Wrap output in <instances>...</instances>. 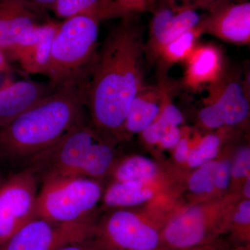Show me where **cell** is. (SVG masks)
<instances>
[{
	"mask_svg": "<svg viewBox=\"0 0 250 250\" xmlns=\"http://www.w3.org/2000/svg\"><path fill=\"white\" fill-rule=\"evenodd\" d=\"M142 33L125 19L110 31L98 49L86 87L85 106L103 132H123L125 118L143 88Z\"/></svg>",
	"mask_w": 250,
	"mask_h": 250,
	"instance_id": "obj_1",
	"label": "cell"
},
{
	"mask_svg": "<svg viewBox=\"0 0 250 250\" xmlns=\"http://www.w3.org/2000/svg\"><path fill=\"white\" fill-rule=\"evenodd\" d=\"M86 87H60L0 128V152L16 159L33 157L84 123Z\"/></svg>",
	"mask_w": 250,
	"mask_h": 250,
	"instance_id": "obj_2",
	"label": "cell"
},
{
	"mask_svg": "<svg viewBox=\"0 0 250 250\" xmlns=\"http://www.w3.org/2000/svg\"><path fill=\"white\" fill-rule=\"evenodd\" d=\"M100 22L75 16L61 22L42 75L56 86L88 84L98 52Z\"/></svg>",
	"mask_w": 250,
	"mask_h": 250,
	"instance_id": "obj_3",
	"label": "cell"
},
{
	"mask_svg": "<svg viewBox=\"0 0 250 250\" xmlns=\"http://www.w3.org/2000/svg\"><path fill=\"white\" fill-rule=\"evenodd\" d=\"M238 195L189 206L167 219L161 229V245L175 250L208 244L230 227Z\"/></svg>",
	"mask_w": 250,
	"mask_h": 250,
	"instance_id": "obj_4",
	"label": "cell"
},
{
	"mask_svg": "<svg viewBox=\"0 0 250 250\" xmlns=\"http://www.w3.org/2000/svg\"><path fill=\"white\" fill-rule=\"evenodd\" d=\"M101 185L95 179L82 177H59L46 179L38 193L36 213L59 223L90 218L103 197Z\"/></svg>",
	"mask_w": 250,
	"mask_h": 250,
	"instance_id": "obj_5",
	"label": "cell"
},
{
	"mask_svg": "<svg viewBox=\"0 0 250 250\" xmlns=\"http://www.w3.org/2000/svg\"><path fill=\"white\" fill-rule=\"evenodd\" d=\"M164 224L131 210L118 209L95 227V242L102 250H159Z\"/></svg>",
	"mask_w": 250,
	"mask_h": 250,
	"instance_id": "obj_6",
	"label": "cell"
},
{
	"mask_svg": "<svg viewBox=\"0 0 250 250\" xmlns=\"http://www.w3.org/2000/svg\"><path fill=\"white\" fill-rule=\"evenodd\" d=\"M95 229L90 218L59 223L36 217L18 230L0 250H58L90 239Z\"/></svg>",
	"mask_w": 250,
	"mask_h": 250,
	"instance_id": "obj_7",
	"label": "cell"
},
{
	"mask_svg": "<svg viewBox=\"0 0 250 250\" xmlns=\"http://www.w3.org/2000/svg\"><path fill=\"white\" fill-rule=\"evenodd\" d=\"M37 179L31 170L0 182V248L37 217Z\"/></svg>",
	"mask_w": 250,
	"mask_h": 250,
	"instance_id": "obj_8",
	"label": "cell"
},
{
	"mask_svg": "<svg viewBox=\"0 0 250 250\" xmlns=\"http://www.w3.org/2000/svg\"><path fill=\"white\" fill-rule=\"evenodd\" d=\"M98 138L91 126L84 123L77 125L53 146L33 156L29 170L42 174L43 181L71 177Z\"/></svg>",
	"mask_w": 250,
	"mask_h": 250,
	"instance_id": "obj_9",
	"label": "cell"
},
{
	"mask_svg": "<svg viewBox=\"0 0 250 250\" xmlns=\"http://www.w3.org/2000/svg\"><path fill=\"white\" fill-rule=\"evenodd\" d=\"M61 22L48 21L39 24L4 51L27 75H42L48 62L51 46Z\"/></svg>",
	"mask_w": 250,
	"mask_h": 250,
	"instance_id": "obj_10",
	"label": "cell"
},
{
	"mask_svg": "<svg viewBox=\"0 0 250 250\" xmlns=\"http://www.w3.org/2000/svg\"><path fill=\"white\" fill-rule=\"evenodd\" d=\"M45 11L28 0H0V49L4 52L34 28L49 21Z\"/></svg>",
	"mask_w": 250,
	"mask_h": 250,
	"instance_id": "obj_11",
	"label": "cell"
},
{
	"mask_svg": "<svg viewBox=\"0 0 250 250\" xmlns=\"http://www.w3.org/2000/svg\"><path fill=\"white\" fill-rule=\"evenodd\" d=\"M58 87L50 82L21 80L0 88V128L53 93Z\"/></svg>",
	"mask_w": 250,
	"mask_h": 250,
	"instance_id": "obj_12",
	"label": "cell"
},
{
	"mask_svg": "<svg viewBox=\"0 0 250 250\" xmlns=\"http://www.w3.org/2000/svg\"><path fill=\"white\" fill-rule=\"evenodd\" d=\"M200 31L230 43L248 45L250 41V2L233 5L213 18L205 25H198Z\"/></svg>",
	"mask_w": 250,
	"mask_h": 250,
	"instance_id": "obj_13",
	"label": "cell"
},
{
	"mask_svg": "<svg viewBox=\"0 0 250 250\" xmlns=\"http://www.w3.org/2000/svg\"><path fill=\"white\" fill-rule=\"evenodd\" d=\"M49 10L63 20L85 16L99 22L104 20L126 16L130 12L117 0H57Z\"/></svg>",
	"mask_w": 250,
	"mask_h": 250,
	"instance_id": "obj_14",
	"label": "cell"
},
{
	"mask_svg": "<svg viewBox=\"0 0 250 250\" xmlns=\"http://www.w3.org/2000/svg\"><path fill=\"white\" fill-rule=\"evenodd\" d=\"M163 93L155 88L143 86L130 105L123 125V132L141 134L160 113Z\"/></svg>",
	"mask_w": 250,
	"mask_h": 250,
	"instance_id": "obj_15",
	"label": "cell"
},
{
	"mask_svg": "<svg viewBox=\"0 0 250 250\" xmlns=\"http://www.w3.org/2000/svg\"><path fill=\"white\" fill-rule=\"evenodd\" d=\"M231 165L227 161H210L199 166L188 182L189 190L197 195H213L228 188Z\"/></svg>",
	"mask_w": 250,
	"mask_h": 250,
	"instance_id": "obj_16",
	"label": "cell"
},
{
	"mask_svg": "<svg viewBox=\"0 0 250 250\" xmlns=\"http://www.w3.org/2000/svg\"><path fill=\"white\" fill-rule=\"evenodd\" d=\"M187 61L186 82L190 86L214 82L221 71V54L213 45L195 47Z\"/></svg>",
	"mask_w": 250,
	"mask_h": 250,
	"instance_id": "obj_17",
	"label": "cell"
},
{
	"mask_svg": "<svg viewBox=\"0 0 250 250\" xmlns=\"http://www.w3.org/2000/svg\"><path fill=\"white\" fill-rule=\"evenodd\" d=\"M212 101L218 105L227 126L241 124L249 116V100L244 87L238 81L225 83Z\"/></svg>",
	"mask_w": 250,
	"mask_h": 250,
	"instance_id": "obj_18",
	"label": "cell"
},
{
	"mask_svg": "<svg viewBox=\"0 0 250 250\" xmlns=\"http://www.w3.org/2000/svg\"><path fill=\"white\" fill-rule=\"evenodd\" d=\"M103 201L110 208H125L152 200L154 191L147 184L139 182L113 181L104 192Z\"/></svg>",
	"mask_w": 250,
	"mask_h": 250,
	"instance_id": "obj_19",
	"label": "cell"
},
{
	"mask_svg": "<svg viewBox=\"0 0 250 250\" xmlns=\"http://www.w3.org/2000/svg\"><path fill=\"white\" fill-rule=\"evenodd\" d=\"M114 155V150L111 145L98 138L71 177H82L95 180L101 178L113 169Z\"/></svg>",
	"mask_w": 250,
	"mask_h": 250,
	"instance_id": "obj_20",
	"label": "cell"
},
{
	"mask_svg": "<svg viewBox=\"0 0 250 250\" xmlns=\"http://www.w3.org/2000/svg\"><path fill=\"white\" fill-rule=\"evenodd\" d=\"M113 177L118 182H139L149 185L159 174V166L149 158L133 156L113 166Z\"/></svg>",
	"mask_w": 250,
	"mask_h": 250,
	"instance_id": "obj_21",
	"label": "cell"
},
{
	"mask_svg": "<svg viewBox=\"0 0 250 250\" xmlns=\"http://www.w3.org/2000/svg\"><path fill=\"white\" fill-rule=\"evenodd\" d=\"M200 22V15L192 9H185L174 14L154 52L159 54L163 47L184 33L196 28Z\"/></svg>",
	"mask_w": 250,
	"mask_h": 250,
	"instance_id": "obj_22",
	"label": "cell"
},
{
	"mask_svg": "<svg viewBox=\"0 0 250 250\" xmlns=\"http://www.w3.org/2000/svg\"><path fill=\"white\" fill-rule=\"evenodd\" d=\"M200 33L201 31L197 27L184 33L163 47L159 54L168 62L187 60L195 47L197 36Z\"/></svg>",
	"mask_w": 250,
	"mask_h": 250,
	"instance_id": "obj_23",
	"label": "cell"
},
{
	"mask_svg": "<svg viewBox=\"0 0 250 250\" xmlns=\"http://www.w3.org/2000/svg\"><path fill=\"white\" fill-rule=\"evenodd\" d=\"M220 142L218 135L208 134L204 136L196 147L190 149L187 161L188 166L192 168H197L208 161L214 160L219 153Z\"/></svg>",
	"mask_w": 250,
	"mask_h": 250,
	"instance_id": "obj_24",
	"label": "cell"
},
{
	"mask_svg": "<svg viewBox=\"0 0 250 250\" xmlns=\"http://www.w3.org/2000/svg\"><path fill=\"white\" fill-rule=\"evenodd\" d=\"M232 226L237 237L242 241H250V200L246 199L237 203L230 226Z\"/></svg>",
	"mask_w": 250,
	"mask_h": 250,
	"instance_id": "obj_25",
	"label": "cell"
},
{
	"mask_svg": "<svg viewBox=\"0 0 250 250\" xmlns=\"http://www.w3.org/2000/svg\"><path fill=\"white\" fill-rule=\"evenodd\" d=\"M174 15L172 10L168 8H164L159 10L153 18L151 27L150 45L154 50L159 44L163 34L165 32Z\"/></svg>",
	"mask_w": 250,
	"mask_h": 250,
	"instance_id": "obj_26",
	"label": "cell"
},
{
	"mask_svg": "<svg viewBox=\"0 0 250 250\" xmlns=\"http://www.w3.org/2000/svg\"><path fill=\"white\" fill-rule=\"evenodd\" d=\"M199 119L200 123L208 129H218L225 125L223 114L217 104L213 101L200 110Z\"/></svg>",
	"mask_w": 250,
	"mask_h": 250,
	"instance_id": "obj_27",
	"label": "cell"
},
{
	"mask_svg": "<svg viewBox=\"0 0 250 250\" xmlns=\"http://www.w3.org/2000/svg\"><path fill=\"white\" fill-rule=\"evenodd\" d=\"M250 149L249 147L241 148L231 166V178L239 179L250 177Z\"/></svg>",
	"mask_w": 250,
	"mask_h": 250,
	"instance_id": "obj_28",
	"label": "cell"
},
{
	"mask_svg": "<svg viewBox=\"0 0 250 250\" xmlns=\"http://www.w3.org/2000/svg\"><path fill=\"white\" fill-rule=\"evenodd\" d=\"M159 117L170 126H179L184 121L182 112L171 103L163 104Z\"/></svg>",
	"mask_w": 250,
	"mask_h": 250,
	"instance_id": "obj_29",
	"label": "cell"
},
{
	"mask_svg": "<svg viewBox=\"0 0 250 250\" xmlns=\"http://www.w3.org/2000/svg\"><path fill=\"white\" fill-rule=\"evenodd\" d=\"M182 139V132L179 126H171L163 135L159 144L164 149H174Z\"/></svg>",
	"mask_w": 250,
	"mask_h": 250,
	"instance_id": "obj_30",
	"label": "cell"
},
{
	"mask_svg": "<svg viewBox=\"0 0 250 250\" xmlns=\"http://www.w3.org/2000/svg\"><path fill=\"white\" fill-rule=\"evenodd\" d=\"M174 149V157L176 161L181 164L187 163L190 151L188 140L182 137Z\"/></svg>",
	"mask_w": 250,
	"mask_h": 250,
	"instance_id": "obj_31",
	"label": "cell"
},
{
	"mask_svg": "<svg viewBox=\"0 0 250 250\" xmlns=\"http://www.w3.org/2000/svg\"><path fill=\"white\" fill-rule=\"evenodd\" d=\"M90 239L80 242V243L67 245L58 250H102L95 242L90 241Z\"/></svg>",
	"mask_w": 250,
	"mask_h": 250,
	"instance_id": "obj_32",
	"label": "cell"
},
{
	"mask_svg": "<svg viewBox=\"0 0 250 250\" xmlns=\"http://www.w3.org/2000/svg\"><path fill=\"white\" fill-rule=\"evenodd\" d=\"M11 70L10 62L4 51L0 49V72H8Z\"/></svg>",
	"mask_w": 250,
	"mask_h": 250,
	"instance_id": "obj_33",
	"label": "cell"
},
{
	"mask_svg": "<svg viewBox=\"0 0 250 250\" xmlns=\"http://www.w3.org/2000/svg\"><path fill=\"white\" fill-rule=\"evenodd\" d=\"M38 7L43 10H49V7L55 2L57 0H28Z\"/></svg>",
	"mask_w": 250,
	"mask_h": 250,
	"instance_id": "obj_34",
	"label": "cell"
},
{
	"mask_svg": "<svg viewBox=\"0 0 250 250\" xmlns=\"http://www.w3.org/2000/svg\"><path fill=\"white\" fill-rule=\"evenodd\" d=\"M130 11L138 9L141 6L140 0H117Z\"/></svg>",
	"mask_w": 250,
	"mask_h": 250,
	"instance_id": "obj_35",
	"label": "cell"
},
{
	"mask_svg": "<svg viewBox=\"0 0 250 250\" xmlns=\"http://www.w3.org/2000/svg\"><path fill=\"white\" fill-rule=\"evenodd\" d=\"M243 195L246 199L250 200V177L246 179V183L243 187Z\"/></svg>",
	"mask_w": 250,
	"mask_h": 250,
	"instance_id": "obj_36",
	"label": "cell"
},
{
	"mask_svg": "<svg viewBox=\"0 0 250 250\" xmlns=\"http://www.w3.org/2000/svg\"><path fill=\"white\" fill-rule=\"evenodd\" d=\"M179 250H215V249L210 245L207 244L204 245V246L194 247V248Z\"/></svg>",
	"mask_w": 250,
	"mask_h": 250,
	"instance_id": "obj_37",
	"label": "cell"
},
{
	"mask_svg": "<svg viewBox=\"0 0 250 250\" xmlns=\"http://www.w3.org/2000/svg\"><path fill=\"white\" fill-rule=\"evenodd\" d=\"M231 250H250L249 248H238V249Z\"/></svg>",
	"mask_w": 250,
	"mask_h": 250,
	"instance_id": "obj_38",
	"label": "cell"
}]
</instances>
